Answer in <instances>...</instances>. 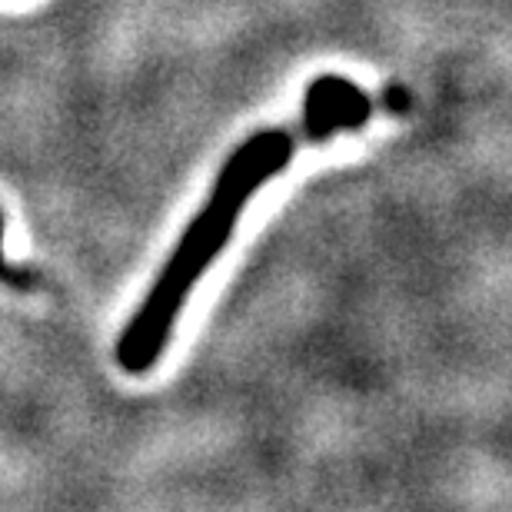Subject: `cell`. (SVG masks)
<instances>
[{
    "label": "cell",
    "mask_w": 512,
    "mask_h": 512,
    "mask_svg": "<svg viewBox=\"0 0 512 512\" xmlns=\"http://www.w3.org/2000/svg\"><path fill=\"white\" fill-rule=\"evenodd\" d=\"M373 97H366L353 80L340 74H323L306 87L303 117L293 127L256 130L220 167L207 203L180 233L170 260L160 266L157 280L143 296L140 310L130 316L127 330L117 340V366L130 376L147 373L160 360L163 350L173 340L177 316L200 283V276L210 270V263L227 250V243L237 230L240 213L247 210L253 193L286 170L300 143H323L340 130H360L373 117Z\"/></svg>",
    "instance_id": "cell-1"
},
{
    "label": "cell",
    "mask_w": 512,
    "mask_h": 512,
    "mask_svg": "<svg viewBox=\"0 0 512 512\" xmlns=\"http://www.w3.org/2000/svg\"><path fill=\"white\" fill-rule=\"evenodd\" d=\"M0 237H4V213H0ZM40 280L37 270H27V266H10L0 253V283L7 286H34Z\"/></svg>",
    "instance_id": "cell-2"
}]
</instances>
